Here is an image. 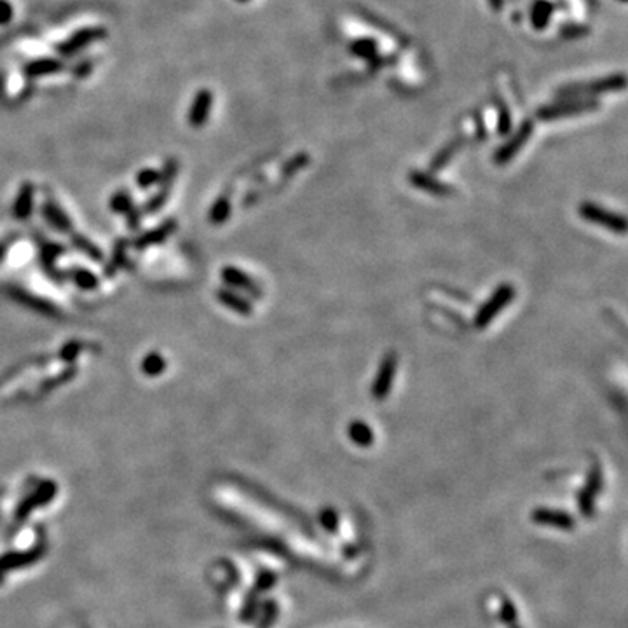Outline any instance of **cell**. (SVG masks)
<instances>
[{"mask_svg": "<svg viewBox=\"0 0 628 628\" xmlns=\"http://www.w3.org/2000/svg\"><path fill=\"white\" fill-rule=\"evenodd\" d=\"M513 297H515L513 285L503 283L501 287L496 288L494 293H492V295L489 297V299L482 304V306H480V309L475 316V321H473V325H475L479 330H482V329H485V326L491 325L492 319H494L496 316L505 309L508 304L513 300Z\"/></svg>", "mask_w": 628, "mask_h": 628, "instance_id": "obj_2", "label": "cell"}, {"mask_svg": "<svg viewBox=\"0 0 628 628\" xmlns=\"http://www.w3.org/2000/svg\"><path fill=\"white\" fill-rule=\"evenodd\" d=\"M276 612H278V607H276V604L274 603H267L266 604V615H264V622H261V628H267L270 625V623L274 622V620H276Z\"/></svg>", "mask_w": 628, "mask_h": 628, "instance_id": "obj_20", "label": "cell"}, {"mask_svg": "<svg viewBox=\"0 0 628 628\" xmlns=\"http://www.w3.org/2000/svg\"><path fill=\"white\" fill-rule=\"evenodd\" d=\"M52 494H55V489H52V485H49L47 491H46V489H42V491L37 492V494L33 496L32 499H30V503L26 501L25 505L20 508V511H18V518H25L26 513H30V511H32L35 506L44 505V503H46L47 499H51Z\"/></svg>", "mask_w": 628, "mask_h": 628, "instance_id": "obj_13", "label": "cell"}, {"mask_svg": "<svg viewBox=\"0 0 628 628\" xmlns=\"http://www.w3.org/2000/svg\"><path fill=\"white\" fill-rule=\"evenodd\" d=\"M462 144H464V138H462V137L454 138V142L447 144L442 150H440L438 154H436L435 159L431 161L430 168L433 169V171H438V169H442L447 163H449L450 159H452L454 154L457 152V149H459V147H462Z\"/></svg>", "mask_w": 628, "mask_h": 628, "instance_id": "obj_12", "label": "cell"}, {"mask_svg": "<svg viewBox=\"0 0 628 628\" xmlns=\"http://www.w3.org/2000/svg\"><path fill=\"white\" fill-rule=\"evenodd\" d=\"M11 13H13V9H11L9 4L4 2V0H0V23H6V21H9Z\"/></svg>", "mask_w": 628, "mask_h": 628, "instance_id": "obj_21", "label": "cell"}, {"mask_svg": "<svg viewBox=\"0 0 628 628\" xmlns=\"http://www.w3.org/2000/svg\"><path fill=\"white\" fill-rule=\"evenodd\" d=\"M348 435L360 447H370L375 440L372 428L363 421H353L348 426Z\"/></svg>", "mask_w": 628, "mask_h": 628, "instance_id": "obj_11", "label": "cell"}, {"mask_svg": "<svg viewBox=\"0 0 628 628\" xmlns=\"http://www.w3.org/2000/svg\"><path fill=\"white\" fill-rule=\"evenodd\" d=\"M241 2H246V0H241Z\"/></svg>", "mask_w": 628, "mask_h": 628, "instance_id": "obj_23", "label": "cell"}, {"mask_svg": "<svg viewBox=\"0 0 628 628\" xmlns=\"http://www.w3.org/2000/svg\"><path fill=\"white\" fill-rule=\"evenodd\" d=\"M274 581H276V576H274V574H270V573L258 574L257 581H255V592L248 597L246 604H244V607H243V620H248L250 616H253L251 612L255 611V605H257V595L258 593L266 592V590H269L270 586L274 585Z\"/></svg>", "mask_w": 628, "mask_h": 628, "instance_id": "obj_10", "label": "cell"}, {"mask_svg": "<svg viewBox=\"0 0 628 628\" xmlns=\"http://www.w3.org/2000/svg\"><path fill=\"white\" fill-rule=\"evenodd\" d=\"M578 213H580L583 220H588L595 225H603V227L616 232V234H625L627 218L620 215V213L609 212V210L590 201L581 202L580 208H578Z\"/></svg>", "mask_w": 628, "mask_h": 628, "instance_id": "obj_3", "label": "cell"}, {"mask_svg": "<svg viewBox=\"0 0 628 628\" xmlns=\"http://www.w3.org/2000/svg\"><path fill=\"white\" fill-rule=\"evenodd\" d=\"M409 182H411L416 189L424 190V193L428 194L440 195V198H449V195L456 194V189H454V187L440 182V180H436L433 175H430V173L426 171H419V169L411 171V175H409Z\"/></svg>", "mask_w": 628, "mask_h": 628, "instance_id": "obj_7", "label": "cell"}, {"mask_svg": "<svg viewBox=\"0 0 628 628\" xmlns=\"http://www.w3.org/2000/svg\"><path fill=\"white\" fill-rule=\"evenodd\" d=\"M622 2H625V0H622Z\"/></svg>", "mask_w": 628, "mask_h": 628, "instance_id": "obj_24", "label": "cell"}, {"mask_svg": "<svg viewBox=\"0 0 628 628\" xmlns=\"http://www.w3.org/2000/svg\"><path fill=\"white\" fill-rule=\"evenodd\" d=\"M210 105H212V95H210L208 91L199 93L198 98H195L193 108V119L195 122H201L202 119H205L206 110L210 108Z\"/></svg>", "mask_w": 628, "mask_h": 628, "instance_id": "obj_16", "label": "cell"}, {"mask_svg": "<svg viewBox=\"0 0 628 628\" xmlns=\"http://www.w3.org/2000/svg\"><path fill=\"white\" fill-rule=\"evenodd\" d=\"M508 628H522L520 625H518V620L517 622H511V623H508Z\"/></svg>", "mask_w": 628, "mask_h": 628, "instance_id": "obj_22", "label": "cell"}, {"mask_svg": "<svg viewBox=\"0 0 628 628\" xmlns=\"http://www.w3.org/2000/svg\"><path fill=\"white\" fill-rule=\"evenodd\" d=\"M225 276H227V280L231 281V283L238 285V287H241V288H246V290L253 293V295H261V290H258L257 285H255L250 278L244 276L243 273H239V270L227 269L225 270Z\"/></svg>", "mask_w": 628, "mask_h": 628, "instance_id": "obj_14", "label": "cell"}, {"mask_svg": "<svg viewBox=\"0 0 628 628\" xmlns=\"http://www.w3.org/2000/svg\"><path fill=\"white\" fill-rule=\"evenodd\" d=\"M532 131H534L532 121H524V122H522V126L518 127L517 135H515V137H511L510 140L506 142V144H503L498 150H496V154H494V161H496V163H498V164H506L508 161L513 159V157L518 154V150H520L522 147L527 144V140H529V138H531Z\"/></svg>", "mask_w": 628, "mask_h": 628, "instance_id": "obj_6", "label": "cell"}, {"mask_svg": "<svg viewBox=\"0 0 628 628\" xmlns=\"http://www.w3.org/2000/svg\"><path fill=\"white\" fill-rule=\"evenodd\" d=\"M603 487V468L599 464L593 466L592 473L588 476V482H586L583 491L580 492V511L585 517H590L593 513V506H595V498L600 492Z\"/></svg>", "mask_w": 628, "mask_h": 628, "instance_id": "obj_8", "label": "cell"}, {"mask_svg": "<svg viewBox=\"0 0 628 628\" xmlns=\"http://www.w3.org/2000/svg\"><path fill=\"white\" fill-rule=\"evenodd\" d=\"M552 14V6L544 0V2H537L532 9V25L536 26V30H543V26L548 23V18Z\"/></svg>", "mask_w": 628, "mask_h": 628, "instance_id": "obj_15", "label": "cell"}, {"mask_svg": "<svg viewBox=\"0 0 628 628\" xmlns=\"http://www.w3.org/2000/svg\"><path fill=\"white\" fill-rule=\"evenodd\" d=\"M398 368V355L394 351H389L382 360L381 367H379L377 375H375L374 382H372V398L374 400H384L387 394L391 393V387H393L394 375H396Z\"/></svg>", "mask_w": 628, "mask_h": 628, "instance_id": "obj_5", "label": "cell"}, {"mask_svg": "<svg viewBox=\"0 0 628 628\" xmlns=\"http://www.w3.org/2000/svg\"><path fill=\"white\" fill-rule=\"evenodd\" d=\"M599 108V103L593 100H567L562 103H554L548 105V107H541L536 112L537 119L541 121H555V119H564V118H573V115H581L588 114Z\"/></svg>", "mask_w": 628, "mask_h": 628, "instance_id": "obj_4", "label": "cell"}, {"mask_svg": "<svg viewBox=\"0 0 628 628\" xmlns=\"http://www.w3.org/2000/svg\"><path fill=\"white\" fill-rule=\"evenodd\" d=\"M627 79L623 74H615L607 75L604 79H595V81L590 82H581L576 86H567V88L560 89L559 95L564 98H588L593 95H599V93H607V91H622L625 89Z\"/></svg>", "mask_w": 628, "mask_h": 628, "instance_id": "obj_1", "label": "cell"}, {"mask_svg": "<svg viewBox=\"0 0 628 628\" xmlns=\"http://www.w3.org/2000/svg\"><path fill=\"white\" fill-rule=\"evenodd\" d=\"M98 35H100V32H81V33H77L72 42L67 44L65 51L67 52H72V51H75V49L82 47V46H84V44H88L89 39H95V37H98Z\"/></svg>", "mask_w": 628, "mask_h": 628, "instance_id": "obj_19", "label": "cell"}, {"mask_svg": "<svg viewBox=\"0 0 628 628\" xmlns=\"http://www.w3.org/2000/svg\"><path fill=\"white\" fill-rule=\"evenodd\" d=\"M532 520L539 525H552V527L559 529H569L574 527V518L569 513L560 510H552V508H537L532 511Z\"/></svg>", "mask_w": 628, "mask_h": 628, "instance_id": "obj_9", "label": "cell"}, {"mask_svg": "<svg viewBox=\"0 0 628 628\" xmlns=\"http://www.w3.org/2000/svg\"><path fill=\"white\" fill-rule=\"evenodd\" d=\"M498 118H499L498 133L508 135V131H510V126H511V115H510V110H508V107L505 103L498 105Z\"/></svg>", "mask_w": 628, "mask_h": 628, "instance_id": "obj_18", "label": "cell"}, {"mask_svg": "<svg viewBox=\"0 0 628 628\" xmlns=\"http://www.w3.org/2000/svg\"><path fill=\"white\" fill-rule=\"evenodd\" d=\"M33 556H37V552L33 554H25V555H13V556H7L6 560L0 562V569H13V567H20V566H26V564L33 562Z\"/></svg>", "mask_w": 628, "mask_h": 628, "instance_id": "obj_17", "label": "cell"}]
</instances>
